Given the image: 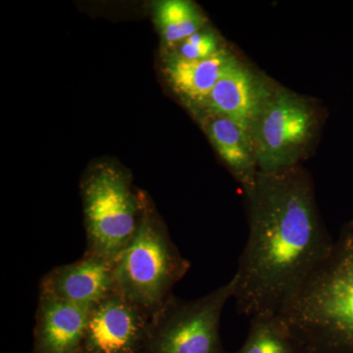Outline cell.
<instances>
[{
	"mask_svg": "<svg viewBox=\"0 0 353 353\" xmlns=\"http://www.w3.org/2000/svg\"><path fill=\"white\" fill-rule=\"evenodd\" d=\"M245 194L248 238L234 275L236 309L250 318L280 314L334 241L320 217L312 179L301 167L259 172Z\"/></svg>",
	"mask_w": 353,
	"mask_h": 353,
	"instance_id": "6da1fadb",
	"label": "cell"
},
{
	"mask_svg": "<svg viewBox=\"0 0 353 353\" xmlns=\"http://www.w3.org/2000/svg\"><path fill=\"white\" fill-rule=\"evenodd\" d=\"M307 353H353V221L281 311Z\"/></svg>",
	"mask_w": 353,
	"mask_h": 353,
	"instance_id": "7a4b0ae2",
	"label": "cell"
},
{
	"mask_svg": "<svg viewBox=\"0 0 353 353\" xmlns=\"http://www.w3.org/2000/svg\"><path fill=\"white\" fill-rule=\"evenodd\" d=\"M190 268V262L143 194L138 230L115 260L114 292L152 318L174 296V288Z\"/></svg>",
	"mask_w": 353,
	"mask_h": 353,
	"instance_id": "3957f363",
	"label": "cell"
},
{
	"mask_svg": "<svg viewBox=\"0 0 353 353\" xmlns=\"http://www.w3.org/2000/svg\"><path fill=\"white\" fill-rule=\"evenodd\" d=\"M87 248L85 252L115 261L134 238L143 213V194H134L120 169L102 164L82 183Z\"/></svg>",
	"mask_w": 353,
	"mask_h": 353,
	"instance_id": "277c9868",
	"label": "cell"
},
{
	"mask_svg": "<svg viewBox=\"0 0 353 353\" xmlns=\"http://www.w3.org/2000/svg\"><path fill=\"white\" fill-rule=\"evenodd\" d=\"M236 288L233 276L194 301L172 296L150 320L143 353H230L221 340L220 322Z\"/></svg>",
	"mask_w": 353,
	"mask_h": 353,
	"instance_id": "5b68a950",
	"label": "cell"
},
{
	"mask_svg": "<svg viewBox=\"0 0 353 353\" xmlns=\"http://www.w3.org/2000/svg\"><path fill=\"white\" fill-rule=\"evenodd\" d=\"M316 127L317 114L307 101L287 90H274L250 134L259 172L299 166Z\"/></svg>",
	"mask_w": 353,
	"mask_h": 353,
	"instance_id": "8992f818",
	"label": "cell"
},
{
	"mask_svg": "<svg viewBox=\"0 0 353 353\" xmlns=\"http://www.w3.org/2000/svg\"><path fill=\"white\" fill-rule=\"evenodd\" d=\"M150 320L114 292L90 309L83 353H143Z\"/></svg>",
	"mask_w": 353,
	"mask_h": 353,
	"instance_id": "52a82bcc",
	"label": "cell"
},
{
	"mask_svg": "<svg viewBox=\"0 0 353 353\" xmlns=\"http://www.w3.org/2000/svg\"><path fill=\"white\" fill-rule=\"evenodd\" d=\"M273 90L252 70L232 57L208 104L213 113L233 121L250 137Z\"/></svg>",
	"mask_w": 353,
	"mask_h": 353,
	"instance_id": "ba28073f",
	"label": "cell"
},
{
	"mask_svg": "<svg viewBox=\"0 0 353 353\" xmlns=\"http://www.w3.org/2000/svg\"><path fill=\"white\" fill-rule=\"evenodd\" d=\"M114 269L113 260L83 252L77 261L54 267L46 273L39 292L92 308L114 292Z\"/></svg>",
	"mask_w": 353,
	"mask_h": 353,
	"instance_id": "9c48e42d",
	"label": "cell"
},
{
	"mask_svg": "<svg viewBox=\"0 0 353 353\" xmlns=\"http://www.w3.org/2000/svg\"><path fill=\"white\" fill-rule=\"evenodd\" d=\"M90 309L39 292L32 353H83Z\"/></svg>",
	"mask_w": 353,
	"mask_h": 353,
	"instance_id": "30bf717a",
	"label": "cell"
},
{
	"mask_svg": "<svg viewBox=\"0 0 353 353\" xmlns=\"http://www.w3.org/2000/svg\"><path fill=\"white\" fill-rule=\"evenodd\" d=\"M206 131L223 161L245 192H250L259 173L250 134L233 121L214 113L206 123Z\"/></svg>",
	"mask_w": 353,
	"mask_h": 353,
	"instance_id": "8fae6325",
	"label": "cell"
},
{
	"mask_svg": "<svg viewBox=\"0 0 353 353\" xmlns=\"http://www.w3.org/2000/svg\"><path fill=\"white\" fill-rule=\"evenodd\" d=\"M226 51L205 60H189L173 54L165 61V73L178 94L194 103H208L223 70L231 60Z\"/></svg>",
	"mask_w": 353,
	"mask_h": 353,
	"instance_id": "7c38bea8",
	"label": "cell"
},
{
	"mask_svg": "<svg viewBox=\"0 0 353 353\" xmlns=\"http://www.w3.org/2000/svg\"><path fill=\"white\" fill-rule=\"evenodd\" d=\"M250 319L245 341L234 353H307L280 315L262 313Z\"/></svg>",
	"mask_w": 353,
	"mask_h": 353,
	"instance_id": "4fadbf2b",
	"label": "cell"
},
{
	"mask_svg": "<svg viewBox=\"0 0 353 353\" xmlns=\"http://www.w3.org/2000/svg\"><path fill=\"white\" fill-rule=\"evenodd\" d=\"M157 21L168 44L183 43L199 32L205 22L197 7L187 0L160 2L157 9Z\"/></svg>",
	"mask_w": 353,
	"mask_h": 353,
	"instance_id": "5bb4252c",
	"label": "cell"
},
{
	"mask_svg": "<svg viewBox=\"0 0 353 353\" xmlns=\"http://www.w3.org/2000/svg\"><path fill=\"white\" fill-rule=\"evenodd\" d=\"M222 51L217 37L210 32H199L181 43L179 57L189 60H205Z\"/></svg>",
	"mask_w": 353,
	"mask_h": 353,
	"instance_id": "9a60e30c",
	"label": "cell"
}]
</instances>
